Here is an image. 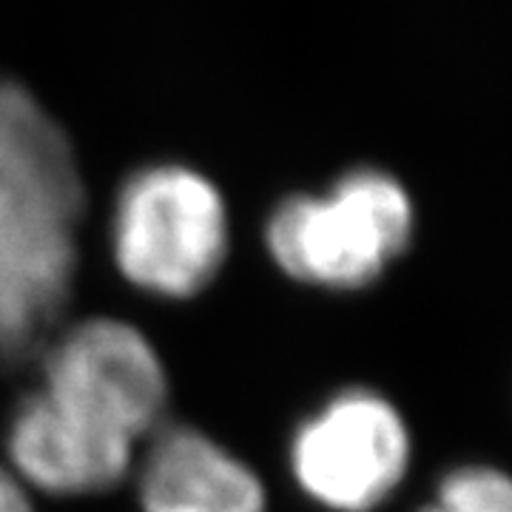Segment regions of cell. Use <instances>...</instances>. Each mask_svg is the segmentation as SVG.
<instances>
[{"mask_svg":"<svg viewBox=\"0 0 512 512\" xmlns=\"http://www.w3.org/2000/svg\"><path fill=\"white\" fill-rule=\"evenodd\" d=\"M83 200L66 131L35 94L0 80V367L37 356L66 311Z\"/></svg>","mask_w":512,"mask_h":512,"instance_id":"cell-2","label":"cell"},{"mask_svg":"<svg viewBox=\"0 0 512 512\" xmlns=\"http://www.w3.org/2000/svg\"><path fill=\"white\" fill-rule=\"evenodd\" d=\"M410 433L373 390H342L296 427L291 470L302 493L333 512H370L402 484Z\"/></svg>","mask_w":512,"mask_h":512,"instance_id":"cell-5","label":"cell"},{"mask_svg":"<svg viewBox=\"0 0 512 512\" xmlns=\"http://www.w3.org/2000/svg\"><path fill=\"white\" fill-rule=\"evenodd\" d=\"M421 512H512V478L490 467L453 470Z\"/></svg>","mask_w":512,"mask_h":512,"instance_id":"cell-7","label":"cell"},{"mask_svg":"<svg viewBox=\"0 0 512 512\" xmlns=\"http://www.w3.org/2000/svg\"><path fill=\"white\" fill-rule=\"evenodd\" d=\"M168 382L134 325L92 316L40 350V387L6 427V453L32 487L52 495L114 490L140 436L160 427Z\"/></svg>","mask_w":512,"mask_h":512,"instance_id":"cell-1","label":"cell"},{"mask_svg":"<svg viewBox=\"0 0 512 512\" xmlns=\"http://www.w3.org/2000/svg\"><path fill=\"white\" fill-rule=\"evenodd\" d=\"M111 251L140 291L165 299L205 291L228 256V211L217 185L177 163L134 171L114 202Z\"/></svg>","mask_w":512,"mask_h":512,"instance_id":"cell-4","label":"cell"},{"mask_svg":"<svg viewBox=\"0 0 512 512\" xmlns=\"http://www.w3.org/2000/svg\"><path fill=\"white\" fill-rule=\"evenodd\" d=\"M413 237V202L396 177L356 168L325 194H291L265 220V248L285 274L330 291L373 285Z\"/></svg>","mask_w":512,"mask_h":512,"instance_id":"cell-3","label":"cell"},{"mask_svg":"<svg viewBox=\"0 0 512 512\" xmlns=\"http://www.w3.org/2000/svg\"><path fill=\"white\" fill-rule=\"evenodd\" d=\"M137 495L143 512H265L254 470L188 424L151 433Z\"/></svg>","mask_w":512,"mask_h":512,"instance_id":"cell-6","label":"cell"},{"mask_svg":"<svg viewBox=\"0 0 512 512\" xmlns=\"http://www.w3.org/2000/svg\"><path fill=\"white\" fill-rule=\"evenodd\" d=\"M0 512H32L23 487L3 467H0Z\"/></svg>","mask_w":512,"mask_h":512,"instance_id":"cell-8","label":"cell"}]
</instances>
